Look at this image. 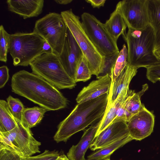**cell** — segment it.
Here are the masks:
<instances>
[{
    "instance_id": "4",
    "label": "cell",
    "mask_w": 160,
    "mask_h": 160,
    "mask_svg": "<svg viewBox=\"0 0 160 160\" xmlns=\"http://www.w3.org/2000/svg\"><path fill=\"white\" fill-rule=\"evenodd\" d=\"M32 73L40 76L58 89L74 88L75 80L63 68L58 56L52 52L44 53L30 64Z\"/></svg>"
},
{
    "instance_id": "3",
    "label": "cell",
    "mask_w": 160,
    "mask_h": 160,
    "mask_svg": "<svg viewBox=\"0 0 160 160\" xmlns=\"http://www.w3.org/2000/svg\"><path fill=\"white\" fill-rule=\"evenodd\" d=\"M128 47V63L138 68H146L159 62L153 53L155 37L149 25L141 30L128 29L124 39Z\"/></svg>"
},
{
    "instance_id": "35",
    "label": "cell",
    "mask_w": 160,
    "mask_h": 160,
    "mask_svg": "<svg viewBox=\"0 0 160 160\" xmlns=\"http://www.w3.org/2000/svg\"><path fill=\"white\" fill-rule=\"evenodd\" d=\"M85 1L91 4L93 8H99L104 6L106 0H87Z\"/></svg>"
},
{
    "instance_id": "2",
    "label": "cell",
    "mask_w": 160,
    "mask_h": 160,
    "mask_svg": "<svg viewBox=\"0 0 160 160\" xmlns=\"http://www.w3.org/2000/svg\"><path fill=\"white\" fill-rule=\"evenodd\" d=\"M108 94L78 103L58 126L57 130L53 137L54 140L57 143L66 142L74 134L100 120L106 111Z\"/></svg>"
},
{
    "instance_id": "12",
    "label": "cell",
    "mask_w": 160,
    "mask_h": 160,
    "mask_svg": "<svg viewBox=\"0 0 160 160\" xmlns=\"http://www.w3.org/2000/svg\"><path fill=\"white\" fill-rule=\"evenodd\" d=\"M83 56L78 43L67 28L63 47L58 57L66 72L74 80L78 64Z\"/></svg>"
},
{
    "instance_id": "31",
    "label": "cell",
    "mask_w": 160,
    "mask_h": 160,
    "mask_svg": "<svg viewBox=\"0 0 160 160\" xmlns=\"http://www.w3.org/2000/svg\"><path fill=\"white\" fill-rule=\"evenodd\" d=\"M126 99L122 102L119 107L117 112L116 117L112 123L120 121L127 123L133 116L125 108Z\"/></svg>"
},
{
    "instance_id": "17",
    "label": "cell",
    "mask_w": 160,
    "mask_h": 160,
    "mask_svg": "<svg viewBox=\"0 0 160 160\" xmlns=\"http://www.w3.org/2000/svg\"><path fill=\"white\" fill-rule=\"evenodd\" d=\"M102 118L85 131L78 143L70 148L66 156L69 160H86L85 153L95 137Z\"/></svg>"
},
{
    "instance_id": "13",
    "label": "cell",
    "mask_w": 160,
    "mask_h": 160,
    "mask_svg": "<svg viewBox=\"0 0 160 160\" xmlns=\"http://www.w3.org/2000/svg\"><path fill=\"white\" fill-rule=\"evenodd\" d=\"M138 69L128 63L115 81L111 82L107 105L113 103L116 100L123 102L127 99L131 91L129 89L130 83L136 75Z\"/></svg>"
},
{
    "instance_id": "5",
    "label": "cell",
    "mask_w": 160,
    "mask_h": 160,
    "mask_svg": "<svg viewBox=\"0 0 160 160\" xmlns=\"http://www.w3.org/2000/svg\"><path fill=\"white\" fill-rule=\"evenodd\" d=\"M45 41L36 33L17 32L10 34L9 52L15 66H28L36 58L46 52Z\"/></svg>"
},
{
    "instance_id": "39",
    "label": "cell",
    "mask_w": 160,
    "mask_h": 160,
    "mask_svg": "<svg viewBox=\"0 0 160 160\" xmlns=\"http://www.w3.org/2000/svg\"><path fill=\"white\" fill-rule=\"evenodd\" d=\"M100 160H110V156H108Z\"/></svg>"
},
{
    "instance_id": "34",
    "label": "cell",
    "mask_w": 160,
    "mask_h": 160,
    "mask_svg": "<svg viewBox=\"0 0 160 160\" xmlns=\"http://www.w3.org/2000/svg\"><path fill=\"white\" fill-rule=\"evenodd\" d=\"M9 69L5 65L0 67V88H2L5 85L9 78Z\"/></svg>"
},
{
    "instance_id": "6",
    "label": "cell",
    "mask_w": 160,
    "mask_h": 160,
    "mask_svg": "<svg viewBox=\"0 0 160 160\" xmlns=\"http://www.w3.org/2000/svg\"><path fill=\"white\" fill-rule=\"evenodd\" d=\"M60 14L82 50L92 75L97 77L101 66L103 56L86 33L79 17L71 9L61 12Z\"/></svg>"
},
{
    "instance_id": "14",
    "label": "cell",
    "mask_w": 160,
    "mask_h": 160,
    "mask_svg": "<svg viewBox=\"0 0 160 160\" xmlns=\"http://www.w3.org/2000/svg\"><path fill=\"white\" fill-rule=\"evenodd\" d=\"M129 135L126 122H113L95 137L90 148L92 151L100 149Z\"/></svg>"
},
{
    "instance_id": "21",
    "label": "cell",
    "mask_w": 160,
    "mask_h": 160,
    "mask_svg": "<svg viewBox=\"0 0 160 160\" xmlns=\"http://www.w3.org/2000/svg\"><path fill=\"white\" fill-rule=\"evenodd\" d=\"M48 111L47 109L41 107L25 108L22 122L30 128L34 127L41 122L45 113Z\"/></svg>"
},
{
    "instance_id": "24",
    "label": "cell",
    "mask_w": 160,
    "mask_h": 160,
    "mask_svg": "<svg viewBox=\"0 0 160 160\" xmlns=\"http://www.w3.org/2000/svg\"><path fill=\"white\" fill-rule=\"evenodd\" d=\"M122 102L116 100L113 103L107 105L105 112L102 118L95 137L112 123L116 117L117 110Z\"/></svg>"
},
{
    "instance_id": "15",
    "label": "cell",
    "mask_w": 160,
    "mask_h": 160,
    "mask_svg": "<svg viewBox=\"0 0 160 160\" xmlns=\"http://www.w3.org/2000/svg\"><path fill=\"white\" fill-rule=\"evenodd\" d=\"M111 83V78L108 75L92 81L79 93L76 98L77 102H84L108 94Z\"/></svg>"
},
{
    "instance_id": "18",
    "label": "cell",
    "mask_w": 160,
    "mask_h": 160,
    "mask_svg": "<svg viewBox=\"0 0 160 160\" xmlns=\"http://www.w3.org/2000/svg\"><path fill=\"white\" fill-rule=\"evenodd\" d=\"M104 27L112 38L116 42L121 35L125 39L127 26L118 6L111 14L109 19L104 23Z\"/></svg>"
},
{
    "instance_id": "10",
    "label": "cell",
    "mask_w": 160,
    "mask_h": 160,
    "mask_svg": "<svg viewBox=\"0 0 160 160\" xmlns=\"http://www.w3.org/2000/svg\"><path fill=\"white\" fill-rule=\"evenodd\" d=\"M147 0H124L117 5L128 29L141 30L150 24Z\"/></svg>"
},
{
    "instance_id": "29",
    "label": "cell",
    "mask_w": 160,
    "mask_h": 160,
    "mask_svg": "<svg viewBox=\"0 0 160 160\" xmlns=\"http://www.w3.org/2000/svg\"><path fill=\"white\" fill-rule=\"evenodd\" d=\"M10 34L5 30L3 26H0V60L6 63L9 52Z\"/></svg>"
},
{
    "instance_id": "22",
    "label": "cell",
    "mask_w": 160,
    "mask_h": 160,
    "mask_svg": "<svg viewBox=\"0 0 160 160\" xmlns=\"http://www.w3.org/2000/svg\"><path fill=\"white\" fill-rule=\"evenodd\" d=\"M133 140L129 135L121 138L113 143L92 153L86 160H100L110 155L116 150Z\"/></svg>"
},
{
    "instance_id": "32",
    "label": "cell",
    "mask_w": 160,
    "mask_h": 160,
    "mask_svg": "<svg viewBox=\"0 0 160 160\" xmlns=\"http://www.w3.org/2000/svg\"><path fill=\"white\" fill-rule=\"evenodd\" d=\"M146 68V77L149 81L155 83L160 80V62Z\"/></svg>"
},
{
    "instance_id": "9",
    "label": "cell",
    "mask_w": 160,
    "mask_h": 160,
    "mask_svg": "<svg viewBox=\"0 0 160 160\" xmlns=\"http://www.w3.org/2000/svg\"><path fill=\"white\" fill-rule=\"evenodd\" d=\"M84 30L94 46L102 56L119 52L116 42L105 28L104 23L87 12L81 16Z\"/></svg>"
},
{
    "instance_id": "38",
    "label": "cell",
    "mask_w": 160,
    "mask_h": 160,
    "mask_svg": "<svg viewBox=\"0 0 160 160\" xmlns=\"http://www.w3.org/2000/svg\"><path fill=\"white\" fill-rule=\"evenodd\" d=\"M64 154H60L56 160H64Z\"/></svg>"
},
{
    "instance_id": "33",
    "label": "cell",
    "mask_w": 160,
    "mask_h": 160,
    "mask_svg": "<svg viewBox=\"0 0 160 160\" xmlns=\"http://www.w3.org/2000/svg\"><path fill=\"white\" fill-rule=\"evenodd\" d=\"M22 158L11 150L5 148L0 149V160H22Z\"/></svg>"
},
{
    "instance_id": "1",
    "label": "cell",
    "mask_w": 160,
    "mask_h": 160,
    "mask_svg": "<svg viewBox=\"0 0 160 160\" xmlns=\"http://www.w3.org/2000/svg\"><path fill=\"white\" fill-rule=\"evenodd\" d=\"M12 91L49 111L66 108L67 99L55 86L32 73L22 70L11 79Z\"/></svg>"
},
{
    "instance_id": "30",
    "label": "cell",
    "mask_w": 160,
    "mask_h": 160,
    "mask_svg": "<svg viewBox=\"0 0 160 160\" xmlns=\"http://www.w3.org/2000/svg\"><path fill=\"white\" fill-rule=\"evenodd\" d=\"M60 155L58 151L45 150L40 154L23 158L22 160H56Z\"/></svg>"
},
{
    "instance_id": "16",
    "label": "cell",
    "mask_w": 160,
    "mask_h": 160,
    "mask_svg": "<svg viewBox=\"0 0 160 160\" xmlns=\"http://www.w3.org/2000/svg\"><path fill=\"white\" fill-rule=\"evenodd\" d=\"M6 3L9 11L26 19L37 17L42 12L44 1L8 0Z\"/></svg>"
},
{
    "instance_id": "26",
    "label": "cell",
    "mask_w": 160,
    "mask_h": 160,
    "mask_svg": "<svg viewBox=\"0 0 160 160\" xmlns=\"http://www.w3.org/2000/svg\"><path fill=\"white\" fill-rule=\"evenodd\" d=\"M119 52V51L103 56L101 66L99 72L97 76V79L108 75L111 77Z\"/></svg>"
},
{
    "instance_id": "40",
    "label": "cell",
    "mask_w": 160,
    "mask_h": 160,
    "mask_svg": "<svg viewBox=\"0 0 160 160\" xmlns=\"http://www.w3.org/2000/svg\"><path fill=\"white\" fill-rule=\"evenodd\" d=\"M64 160H69L68 158H67V157L66 155H65V154L64 155Z\"/></svg>"
},
{
    "instance_id": "28",
    "label": "cell",
    "mask_w": 160,
    "mask_h": 160,
    "mask_svg": "<svg viewBox=\"0 0 160 160\" xmlns=\"http://www.w3.org/2000/svg\"><path fill=\"white\" fill-rule=\"evenodd\" d=\"M9 108L14 117L22 122V115L25 109L22 102L18 98L9 95L7 99Z\"/></svg>"
},
{
    "instance_id": "36",
    "label": "cell",
    "mask_w": 160,
    "mask_h": 160,
    "mask_svg": "<svg viewBox=\"0 0 160 160\" xmlns=\"http://www.w3.org/2000/svg\"><path fill=\"white\" fill-rule=\"evenodd\" d=\"M56 3L60 4L66 5L70 3L72 1V0H55Z\"/></svg>"
},
{
    "instance_id": "19",
    "label": "cell",
    "mask_w": 160,
    "mask_h": 160,
    "mask_svg": "<svg viewBox=\"0 0 160 160\" xmlns=\"http://www.w3.org/2000/svg\"><path fill=\"white\" fill-rule=\"evenodd\" d=\"M147 5L150 24L154 31L155 50L160 47V0H147Z\"/></svg>"
},
{
    "instance_id": "11",
    "label": "cell",
    "mask_w": 160,
    "mask_h": 160,
    "mask_svg": "<svg viewBox=\"0 0 160 160\" xmlns=\"http://www.w3.org/2000/svg\"><path fill=\"white\" fill-rule=\"evenodd\" d=\"M155 116L143 104L139 111L127 122L130 136L133 140L141 141L153 132Z\"/></svg>"
},
{
    "instance_id": "8",
    "label": "cell",
    "mask_w": 160,
    "mask_h": 160,
    "mask_svg": "<svg viewBox=\"0 0 160 160\" xmlns=\"http://www.w3.org/2000/svg\"><path fill=\"white\" fill-rule=\"evenodd\" d=\"M67 29L61 14L53 12L37 20L33 32L48 44L52 53L59 56L63 47Z\"/></svg>"
},
{
    "instance_id": "7",
    "label": "cell",
    "mask_w": 160,
    "mask_h": 160,
    "mask_svg": "<svg viewBox=\"0 0 160 160\" xmlns=\"http://www.w3.org/2000/svg\"><path fill=\"white\" fill-rule=\"evenodd\" d=\"M15 119L17 126L15 128L7 132H0V149L11 150L22 158L40 152L41 142L34 138L30 128Z\"/></svg>"
},
{
    "instance_id": "23",
    "label": "cell",
    "mask_w": 160,
    "mask_h": 160,
    "mask_svg": "<svg viewBox=\"0 0 160 160\" xmlns=\"http://www.w3.org/2000/svg\"><path fill=\"white\" fill-rule=\"evenodd\" d=\"M148 88V85L143 86L142 89L137 93L131 90L130 93L126 99L125 107L127 110L133 115L138 113L142 108L143 104L141 101V96Z\"/></svg>"
},
{
    "instance_id": "27",
    "label": "cell",
    "mask_w": 160,
    "mask_h": 160,
    "mask_svg": "<svg viewBox=\"0 0 160 160\" xmlns=\"http://www.w3.org/2000/svg\"><path fill=\"white\" fill-rule=\"evenodd\" d=\"M92 75L87 61L83 56L78 64L75 81L76 82L80 81L85 82L90 79Z\"/></svg>"
},
{
    "instance_id": "37",
    "label": "cell",
    "mask_w": 160,
    "mask_h": 160,
    "mask_svg": "<svg viewBox=\"0 0 160 160\" xmlns=\"http://www.w3.org/2000/svg\"><path fill=\"white\" fill-rule=\"evenodd\" d=\"M153 53L157 58L160 61V47L154 50Z\"/></svg>"
},
{
    "instance_id": "20",
    "label": "cell",
    "mask_w": 160,
    "mask_h": 160,
    "mask_svg": "<svg viewBox=\"0 0 160 160\" xmlns=\"http://www.w3.org/2000/svg\"><path fill=\"white\" fill-rule=\"evenodd\" d=\"M17 126L16 121L12 114L7 101L0 100V132L12 130Z\"/></svg>"
},
{
    "instance_id": "41",
    "label": "cell",
    "mask_w": 160,
    "mask_h": 160,
    "mask_svg": "<svg viewBox=\"0 0 160 160\" xmlns=\"http://www.w3.org/2000/svg\"><path fill=\"white\" fill-rule=\"evenodd\" d=\"M159 81H160V80Z\"/></svg>"
},
{
    "instance_id": "25",
    "label": "cell",
    "mask_w": 160,
    "mask_h": 160,
    "mask_svg": "<svg viewBox=\"0 0 160 160\" xmlns=\"http://www.w3.org/2000/svg\"><path fill=\"white\" fill-rule=\"evenodd\" d=\"M128 49L125 44L119 51L112 72L111 77V82L115 81L128 64Z\"/></svg>"
}]
</instances>
